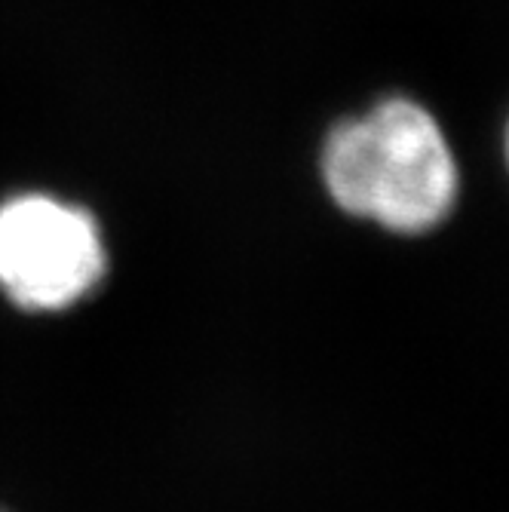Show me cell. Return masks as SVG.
<instances>
[{"mask_svg":"<svg viewBox=\"0 0 509 512\" xmlns=\"http://www.w3.org/2000/svg\"><path fill=\"white\" fill-rule=\"evenodd\" d=\"M506 160H509V129H506Z\"/></svg>","mask_w":509,"mask_h":512,"instance_id":"3","label":"cell"},{"mask_svg":"<svg viewBox=\"0 0 509 512\" xmlns=\"http://www.w3.org/2000/svg\"><path fill=\"white\" fill-rule=\"evenodd\" d=\"M322 181L347 215L396 234L433 230L457 200L448 138L427 108L408 99H387L338 123L322 148Z\"/></svg>","mask_w":509,"mask_h":512,"instance_id":"1","label":"cell"},{"mask_svg":"<svg viewBox=\"0 0 509 512\" xmlns=\"http://www.w3.org/2000/svg\"><path fill=\"white\" fill-rule=\"evenodd\" d=\"M105 276L108 249L92 212L46 194L0 206V289L19 310H68Z\"/></svg>","mask_w":509,"mask_h":512,"instance_id":"2","label":"cell"}]
</instances>
